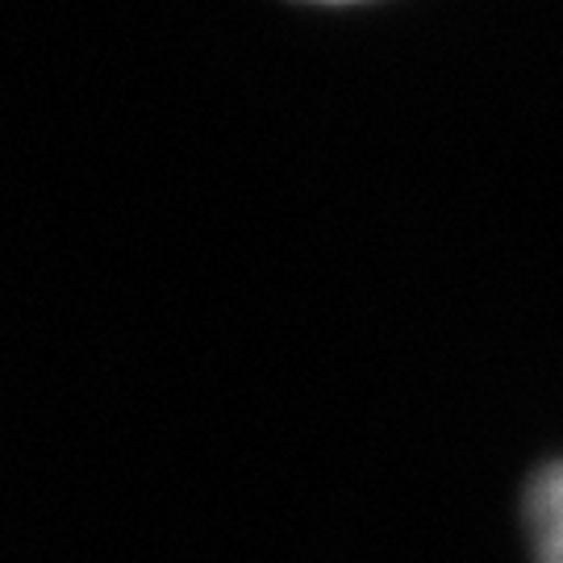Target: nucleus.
I'll return each instance as SVG.
<instances>
[{
    "label": "nucleus",
    "mask_w": 563,
    "mask_h": 563,
    "mask_svg": "<svg viewBox=\"0 0 563 563\" xmlns=\"http://www.w3.org/2000/svg\"><path fill=\"white\" fill-rule=\"evenodd\" d=\"M313 4H355V0H313Z\"/></svg>",
    "instance_id": "2"
},
{
    "label": "nucleus",
    "mask_w": 563,
    "mask_h": 563,
    "mask_svg": "<svg viewBox=\"0 0 563 563\" xmlns=\"http://www.w3.org/2000/svg\"><path fill=\"white\" fill-rule=\"evenodd\" d=\"M526 526L534 563H563V460L534 472L526 488Z\"/></svg>",
    "instance_id": "1"
}]
</instances>
